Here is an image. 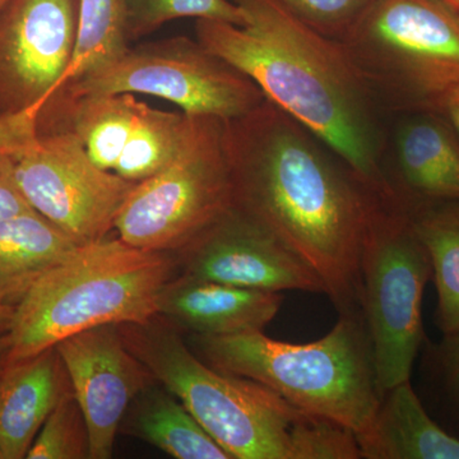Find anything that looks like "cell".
I'll return each instance as SVG.
<instances>
[{"label":"cell","mask_w":459,"mask_h":459,"mask_svg":"<svg viewBox=\"0 0 459 459\" xmlns=\"http://www.w3.org/2000/svg\"><path fill=\"white\" fill-rule=\"evenodd\" d=\"M437 113L446 117L459 137V86L443 99L437 108Z\"/></svg>","instance_id":"cell-28"},{"label":"cell","mask_w":459,"mask_h":459,"mask_svg":"<svg viewBox=\"0 0 459 459\" xmlns=\"http://www.w3.org/2000/svg\"><path fill=\"white\" fill-rule=\"evenodd\" d=\"M126 21L128 0H80L77 42L65 87L128 49Z\"/></svg>","instance_id":"cell-21"},{"label":"cell","mask_w":459,"mask_h":459,"mask_svg":"<svg viewBox=\"0 0 459 459\" xmlns=\"http://www.w3.org/2000/svg\"><path fill=\"white\" fill-rule=\"evenodd\" d=\"M188 17L246 25L243 9L230 0H128V41L144 38L170 21Z\"/></svg>","instance_id":"cell-22"},{"label":"cell","mask_w":459,"mask_h":459,"mask_svg":"<svg viewBox=\"0 0 459 459\" xmlns=\"http://www.w3.org/2000/svg\"><path fill=\"white\" fill-rule=\"evenodd\" d=\"M78 16L80 0H12L0 14V93L9 111H44L56 101L74 57Z\"/></svg>","instance_id":"cell-12"},{"label":"cell","mask_w":459,"mask_h":459,"mask_svg":"<svg viewBox=\"0 0 459 459\" xmlns=\"http://www.w3.org/2000/svg\"><path fill=\"white\" fill-rule=\"evenodd\" d=\"M9 355V338L8 333L0 334V373L4 369L8 362Z\"/></svg>","instance_id":"cell-30"},{"label":"cell","mask_w":459,"mask_h":459,"mask_svg":"<svg viewBox=\"0 0 459 459\" xmlns=\"http://www.w3.org/2000/svg\"><path fill=\"white\" fill-rule=\"evenodd\" d=\"M189 346L214 369L255 380L298 409L361 433L382 400L362 314L338 316L310 343L273 340L263 332L190 336Z\"/></svg>","instance_id":"cell-5"},{"label":"cell","mask_w":459,"mask_h":459,"mask_svg":"<svg viewBox=\"0 0 459 459\" xmlns=\"http://www.w3.org/2000/svg\"><path fill=\"white\" fill-rule=\"evenodd\" d=\"M449 8L453 9L459 16V0H442Z\"/></svg>","instance_id":"cell-31"},{"label":"cell","mask_w":459,"mask_h":459,"mask_svg":"<svg viewBox=\"0 0 459 459\" xmlns=\"http://www.w3.org/2000/svg\"><path fill=\"white\" fill-rule=\"evenodd\" d=\"M14 172L32 210L78 246L108 238L137 183L100 169L74 133L59 129L14 153Z\"/></svg>","instance_id":"cell-10"},{"label":"cell","mask_w":459,"mask_h":459,"mask_svg":"<svg viewBox=\"0 0 459 459\" xmlns=\"http://www.w3.org/2000/svg\"><path fill=\"white\" fill-rule=\"evenodd\" d=\"M41 107L0 114V155H14L40 134Z\"/></svg>","instance_id":"cell-26"},{"label":"cell","mask_w":459,"mask_h":459,"mask_svg":"<svg viewBox=\"0 0 459 459\" xmlns=\"http://www.w3.org/2000/svg\"><path fill=\"white\" fill-rule=\"evenodd\" d=\"M29 211L35 210L18 186L13 155H0V221Z\"/></svg>","instance_id":"cell-27"},{"label":"cell","mask_w":459,"mask_h":459,"mask_svg":"<svg viewBox=\"0 0 459 459\" xmlns=\"http://www.w3.org/2000/svg\"><path fill=\"white\" fill-rule=\"evenodd\" d=\"M133 93L164 99L180 111L230 122L264 101L261 89L201 41L184 36L138 45L66 84L60 99Z\"/></svg>","instance_id":"cell-9"},{"label":"cell","mask_w":459,"mask_h":459,"mask_svg":"<svg viewBox=\"0 0 459 459\" xmlns=\"http://www.w3.org/2000/svg\"><path fill=\"white\" fill-rule=\"evenodd\" d=\"M0 459H3L2 452H0Z\"/></svg>","instance_id":"cell-33"},{"label":"cell","mask_w":459,"mask_h":459,"mask_svg":"<svg viewBox=\"0 0 459 459\" xmlns=\"http://www.w3.org/2000/svg\"><path fill=\"white\" fill-rule=\"evenodd\" d=\"M394 156L389 181L402 201L459 199V137L442 115L407 113L395 132Z\"/></svg>","instance_id":"cell-15"},{"label":"cell","mask_w":459,"mask_h":459,"mask_svg":"<svg viewBox=\"0 0 459 459\" xmlns=\"http://www.w3.org/2000/svg\"><path fill=\"white\" fill-rule=\"evenodd\" d=\"M120 431L177 459H231L183 402L160 385L147 386L133 401Z\"/></svg>","instance_id":"cell-19"},{"label":"cell","mask_w":459,"mask_h":459,"mask_svg":"<svg viewBox=\"0 0 459 459\" xmlns=\"http://www.w3.org/2000/svg\"><path fill=\"white\" fill-rule=\"evenodd\" d=\"M283 303L281 292L262 291L177 273L157 298V316L189 336L263 332Z\"/></svg>","instance_id":"cell-14"},{"label":"cell","mask_w":459,"mask_h":459,"mask_svg":"<svg viewBox=\"0 0 459 459\" xmlns=\"http://www.w3.org/2000/svg\"><path fill=\"white\" fill-rule=\"evenodd\" d=\"M376 104L434 111L459 86V16L442 0H377L340 40Z\"/></svg>","instance_id":"cell-6"},{"label":"cell","mask_w":459,"mask_h":459,"mask_svg":"<svg viewBox=\"0 0 459 459\" xmlns=\"http://www.w3.org/2000/svg\"><path fill=\"white\" fill-rule=\"evenodd\" d=\"M27 459L90 458V431L74 394L65 398L44 422Z\"/></svg>","instance_id":"cell-23"},{"label":"cell","mask_w":459,"mask_h":459,"mask_svg":"<svg viewBox=\"0 0 459 459\" xmlns=\"http://www.w3.org/2000/svg\"><path fill=\"white\" fill-rule=\"evenodd\" d=\"M246 25L197 20L202 44L237 66L264 98L328 144L371 188L394 195L376 101L340 41L274 0H237Z\"/></svg>","instance_id":"cell-2"},{"label":"cell","mask_w":459,"mask_h":459,"mask_svg":"<svg viewBox=\"0 0 459 459\" xmlns=\"http://www.w3.org/2000/svg\"><path fill=\"white\" fill-rule=\"evenodd\" d=\"M172 253L140 249L122 238L78 247L36 281L14 307L8 361L31 358L86 329L143 323L177 274Z\"/></svg>","instance_id":"cell-4"},{"label":"cell","mask_w":459,"mask_h":459,"mask_svg":"<svg viewBox=\"0 0 459 459\" xmlns=\"http://www.w3.org/2000/svg\"><path fill=\"white\" fill-rule=\"evenodd\" d=\"M356 437L361 459H459V437L431 418L411 380L382 395Z\"/></svg>","instance_id":"cell-17"},{"label":"cell","mask_w":459,"mask_h":459,"mask_svg":"<svg viewBox=\"0 0 459 459\" xmlns=\"http://www.w3.org/2000/svg\"><path fill=\"white\" fill-rule=\"evenodd\" d=\"M174 255L178 272L193 279L262 291L325 294L322 280L300 255L235 205Z\"/></svg>","instance_id":"cell-11"},{"label":"cell","mask_w":459,"mask_h":459,"mask_svg":"<svg viewBox=\"0 0 459 459\" xmlns=\"http://www.w3.org/2000/svg\"><path fill=\"white\" fill-rule=\"evenodd\" d=\"M305 25L340 41L377 0H274Z\"/></svg>","instance_id":"cell-25"},{"label":"cell","mask_w":459,"mask_h":459,"mask_svg":"<svg viewBox=\"0 0 459 459\" xmlns=\"http://www.w3.org/2000/svg\"><path fill=\"white\" fill-rule=\"evenodd\" d=\"M411 225L427 249L437 289V325L442 334L459 332V199L403 202Z\"/></svg>","instance_id":"cell-20"},{"label":"cell","mask_w":459,"mask_h":459,"mask_svg":"<svg viewBox=\"0 0 459 459\" xmlns=\"http://www.w3.org/2000/svg\"><path fill=\"white\" fill-rule=\"evenodd\" d=\"M74 394L56 347L8 361L0 373V452L23 459L54 409Z\"/></svg>","instance_id":"cell-16"},{"label":"cell","mask_w":459,"mask_h":459,"mask_svg":"<svg viewBox=\"0 0 459 459\" xmlns=\"http://www.w3.org/2000/svg\"><path fill=\"white\" fill-rule=\"evenodd\" d=\"M431 263L397 195L385 197L365 234L360 256L361 313L380 394L411 380L424 346L422 298Z\"/></svg>","instance_id":"cell-7"},{"label":"cell","mask_w":459,"mask_h":459,"mask_svg":"<svg viewBox=\"0 0 459 459\" xmlns=\"http://www.w3.org/2000/svg\"><path fill=\"white\" fill-rule=\"evenodd\" d=\"M234 205L270 229L325 285L338 316L362 314L365 234L385 197L267 99L226 122Z\"/></svg>","instance_id":"cell-1"},{"label":"cell","mask_w":459,"mask_h":459,"mask_svg":"<svg viewBox=\"0 0 459 459\" xmlns=\"http://www.w3.org/2000/svg\"><path fill=\"white\" fill-rule=\"evenodd\" d=\"M232 205L226 122L188 115L179 150L162 170L135 186L115 230L133 247L177 253Z\"/></svg>","instance_id":"cell-8"},{"label":"cell","mask_w":459,"mask_h":459,"mask_svg":"<svg viewBox=\"0 0 459 459\" xmlns=\"http://www.w3.org/2000/svg\"><path fill=\"white\" fill-rule=\"evenodd\" d=\"M421 352L429 382L451 419L452 434L459 437V332L442 334L437 342L425 341Z\"/></svg>","instance_id":"cell-24"},{"label":"cell","mask_w":459,"mask_h":459,"mask_svg":"<svg viewBox=\"0 0 459 459\" xmlns=\"http://www.w3.org/2000/svg\"><path fill=\"white\" fill-rule=\"evenodd\" d=\"M14 307L9 303L5 295L0 291V334L8 333L13 318Z\"/></svg>","instance_id":"cell-29"},{"label":"cell","mask_w":459,"mask_h":459,"mask_svg":"<svg viewBox=\"0 0 459 459\" xmlns=\"http://www.w3.org/2000/svg\"><path fill=\"white\" fill-rule=\"evenodd\" d=\"M81 246L36 211L0 221V291L18 301Z\"/></svg>","instance_id":"cell-18"},{"label":"cell","mask_w":459,"mask_h":459,"mask_svg":"<svg viewBox=\"0 0 459 459\" xmlns=\"http://www.w3.org/2000/svg\"><path fill=\"white\" fill-rule=\"evenodd\" d=\"M12 0H0V14L4 12V9L8 7L9 3H11Z\"/></svg>","instance_id":"cell-32"},{"label":"cell","mask_w":459,"mask_h":459,"mask_svg":"<svg viewBox=\"0 0 459 459\" xmlns=\"http://www.w3.org/2000/svg\"><path fill=\"white\" fill-rule=\"evenodd\" d=\"M117 327L129 350L183 402L230 458L309 459L319 416L298 409L255 380L214 369L162 316Z\"/></svg>","instance_id":"cell-3"},{"label":"cell","mask_w":459,"mask_h":459,"mask_svg":"<svg viewBox=\"0 0 459 459\" xmlns=\"http://www.w3.org/2000/svg\"><path fill=\"white\" fill-rule=\"evenodd\" d=\"M90 431V458L113 457L124 416L157 380L124 342L117 325L86 329L56 344Z\"/></svg>","instance_id":"cell-13"}]
</instances>
